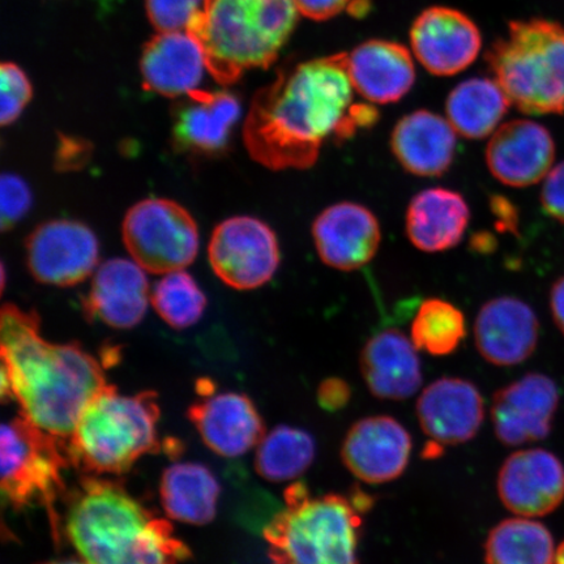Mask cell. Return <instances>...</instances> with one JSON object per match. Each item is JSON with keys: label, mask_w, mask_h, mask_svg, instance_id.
<instances>
[{"label": "cell", "mask_w": 564, "mask_h": 564, "mask_svg": "<svg viewBox=\"0 0 564 564\" xmlns=\"http://www.w3.org/2000/svg\"><path fill=\"white\" fill-rule=\"evenodd\" d=\"M498 494L507 510L521 518H541L564 499V467L545 449L513 453L499 470Z\"/></svg>", "instance_id": "obj_15"}, {"label": "cell", "mask_w": 564, "mask_h": 564, "mask_svg": "<svg viewBox=\"0 0 564 564\" xmlns=\"http://www.w3.org/2000/svg\"><path fill=\"white\" fill-rule=\"evenodd\" d=\"M208 258L224 284L252 291L270 282L280 265V246L274 231L251 216H237L218 224L212 232Z\"/></svg>", "instance_id": "obj_10"}, {"label": "cell", "mask_w": 564, "mask_h": 564, "mask_svg": "<svg viewBox=\"0 0 564 564\" xmlns=\"http://www.w3.org/2000/svg\"><path fill=\"white\" fill-rule=\"evenodd\" d=\"M411 454V434L388 415L356 422L341 447L345 467L359 481L369 485L387 484L399 478L404 474Z\"/></svg>", "instance_id": "obj_14"}, {"label": "cell", "mask_w": 564, "mask_h": 564, "mask_svg": "<svg viewBox=\"0 0 564 564\" xmlns=\"http://www.w3.org/2000/svg\"><path fill=\"white\" fill-rule=\"evenodd\" d=\"M220 485L202 464L176 463L162 475L161 503L169 518L181 523L204 525L215 519Z\"/></svg>", "instance_id": "obj_28"}, {"label": "cell", "mask_w": 564, "mask_h": 564, "mask_svg": "<svg viewBox=\"0 0 564 564\" xmlns=\"http://www.w3.org/2000/svg\"><path fill=\"white\" fill-rule=\"evenodd\" d=\"M539 335L540 324L533 308L510 295L486 302L475 322L479 355L503 368L527 361L538 347Z\"/></svg>", "instance_id": "obj_21"}, {"label": "cell", "mask_w": 564, "mask_h": 564, "mask_svg": "<svg viewBox=\"0 0 564 564\" xmlns=\"http://www.w3.org/2000/svg\"><path fill=\"white\" fill-rule=\"evenodd\" d=\"M352 88L371 104H393L414 86L415 68L408 48L390 41H368L348 54Z\"/></svg>", "instance_id": "obj_26"}, {"label": "cell", "mask_w": 564, "mask_h": 564, "mask_svg": "<svg viewBox=\"0 0 564 564\" xmlns=\"http://www.w3.org/2000/svg\"><path fill=\"white\" fill-rule=\"evenodd\" d=\"M470 221L463 195L444 187L423 189L409 203L405 229L409 241L423 252H443L462 242Z\"/></svg>", "instance_id": "obj_27"}, {"label": "cell", "mask_w": 564, "mask_h": 564, "mask_svg": "<svg viewBox=\"0 0 564 564\" xmlns=\"http://www.w3.org/2000/svg\"><path fill=\"white\" fill-rule=\"evenodd\" d=\"M554 159L552 133L529 119H514L499 126L486 148V164L494 178L517 188L545 180Z\"/></svg>", "instance_id": "obj_18"}, {"label": "cell", "mask_w": 564, "mask_h": 564, "mask_svg": "<svg viewBox=\"0 0 564 564\" xmlns=\"http://www.w3.org/2000/svg\"><path fill=\"white\" fill-rule=\"evenodd\" d=\"M98 258L100 246L95 232L79 221H47L26 239V264L41 284H80L97 270Z\"/></svg>", "instance_id": "obj_11"}, {"label": "cell", "mask_w": 564, "mask_h": 564, "mask_svg": "<svg viewBox=\"0 0 564 564\" xmlns=\"http://www.w3.org/2000/svg\"><path fill=\"white\" fill-rule=\"evenodd\" d=\"M491 208L494 214L498 216L499 221L502 223L503 227L509 229L514 227L517 218H514L511 204L507 202L505 197H494L491 202Z\"/></svg>", "instance_id": "obj_41"}, {"label": "cell", "mask_w": 564, "mask_h": 564, "mask_svg": "<svg viewBox=\"0 0 564 564\" xmlns=\"http://www.w3.org/2000/svg\"><path fill=\"white\" fill-rule=\"evenodd\" d=\"M417 417L422 432L436 446H456L474 440L481 429L484 399L468 380L442 378L421 393Z\"/></svg>", "instance_id": "obj_20"}, {"label": "cell", "mask_w": 564, "mask_h": 564, "mask_svg": "<svg viewBox=\"0 0 564 564\" xmlns=\"http://www.w3.org/2000/svg\"><path fill=\"white\" fill-rule=\"evenodd\" d=\"M555 556L549 529L529 518L500 521L485 545L486 564H555Z\"/></svg>", "instance_id": "obj_30"}, {"label": "cell", "mask_w": 564, "mask_h": 564, "mask_svg": "<svg viewBox=\"0 0 564 564\" xmlns=\"http://www.w3.org/2000/svg\"><path fill=\"white\" fill-rule=\"evenodd\" d=\"M32 207V192L23 178L15 174H3L0 180V220L2 229L9 230Z\"/></svg>", "instance_id": "obj_36"}, {"label": "cell", "mask_w": 564, "mask_h": 564, "mask_svg": "<svg viewBox=\"0 0 564 564\" xmlns=\"http://www.w3.org/2000/svg\"><path fill=\"white\" fill-rule=\"evenodd\" d=\"M66 534L88 564H180L189 549L122 484L97 476L69 494Z\"/></svg>", "instance_id": "obj_3"}, {"label": "cell", "mask_w": 564, "mask_h": 564, "mask_svg": "<svg viewBox=\"0 0 564 564\" xmlns=\"http://www.w3.org/2000/svg\"><path fill=\"white\" fill-rule=\"evenodd\" d=\"M151 303L161 319L175 329L195 326L207 307V299L192 274H164L151 292Z\"/></svg>", "instance_id": "obj_33"}, {"label": "cell", "mask_w": 564, "mask_h": 564, "mask_svg": "<svg viewBox=\"0 0 564 564\" xmlns=\"http://www.w3.org/2000/svg\"><path fill=\"white\" fill-rule=\"evenodd\" d=\"M203 0H145L147 15L160 33L187 30Z\"/></svg>", "instance_id": "obj_35"}, {"label": "cell", "mask_w": 564, "mask_h": 564, "mask_svg": "<svg viewBox=\"0 0 564 564\" xmlns=\"http://www.w3.org/2000/svg\"><path fill=\"white\" fill-rule=\"evenodd\" d=\"M541 203L550 217L564 224V161L546 175Z\"/></svg>", "instance_id": "obj_37"}, {"label": "cell", "mask_w": 564, "mask_h": 564, "mask_svg": "<svg viewBox=\"0 0 564 564\" xmlns=\"http://www.w3.org/2000/svg\"><path fill=\"white\" fill-rule=\"evenodd\" d=\"M550 308L553 319L564 335V276L555 282L550 293Z\"/></svg>", "instance_id": "obj_40"}, {"label": "cell", "mask_w": 564, "mask_h": 564, "mask_svg": "<svg viewBox=\"0 0 564 564\" xmlns=\"http://www.w3.org/2000/svg\"><path fill=\"white\" fill-rule=\"evenodd\" d=\"M313 238L324 264L350 272L369 264L377 256L382 230L377 216L368 207L340 202L316 216Z\"/></svg>", "instance_id": "obj_16"}, {"label": "cell", "mask_w": 564, "mask_h": 564, "mask_svg": "<svg viewBox=\"0 0 564 564\" xmlns=\"http://www.w3.org/2000/svg\"><path fill=\"white\" fill-rule=\"evenodd\" d=\"M457 132L448 119L429 110L401 118L391 133V150L408 173L441 176L454 164Z\"/></svg>", "instance_id": "obj_25"}, {"label": "cell", "mask_w": 564, "mask_h": 564, "mask_svg": "<svg viewBox=\"0 0 564 564\" xmlns=\"http://www.w3.org/2000/svg\"><path fill=\"white\" fill-rule=\"evenodd\" d=\"M0 356L2 400L15 399L21 414L66 444L84 409L108 386L90 352L47 341L39 315L12 303L0 315Z\"/></svg>", "instance_id": "obj_2"}, {"label": "cell", "mask_w": 564, "mask_h": 564, "mask_svg": "<svg viewBox=\"0 0 564 564\" xmlns=\"http://www.w3.org/2000/svg\"><path fill=\"white\" fill-rule=\"evenodd\" d=\"M122 236L133 262L154 274L185 270L199 251L195 218L169 199L137 203L127 212Z\"/></svg>", "instance_id": "obj_9"}, {"label": "cell", "mask_w": 564, "mask_h": 564, "mask_svg": "<svg viewBox=\"0 0 564 564\" xmlns=\"http://www.w3.org/2000/svg\"><path fill=\"white\" fill-rule=\"evenodd\" d=\"M206 61L192 34L164 32L147 42L140 59L143 87L167 98L186 96L197 89Z\"/></svg>", "instance_id": "obj_23"}, {"label": "cell", "mask_w": 564, "mask_h": 564, "mask_svg": "<svg viewBox=\"0 0 564 564\" xmlns=\"http://www.w3.org/2000/svg\"><path fill=\"white\" fill-rule=\"evenodd\" d=\"M555 564H564V542L560 549L556 550Z\"/></svg>", "instance_id": "obj_43"}, {"label": "cell", "mask_w": 564, "mask_h": 564, "mask_svg": "<svg viewBox=\"0 0 564 564\" xmlns=\"http://www.w3.org/2000/svg\"><path fill=\"white\" fill-rule=\"evenodd\" d=\"M417 348L401 330L388 328L366 343L359 366L366 386L373 397L405 400L422 386V368Z\"/></svg>", "instance_id": "obj_24"}, {"label": "cell", "mask_w": 564, "mask_h": 564, "mask_svg": "<svg viewBox=\"0 0 564 564\" xmlns=\"http://www.w3.org/2000/svg\"><path fill=\"white\" fill-rule=\"evenodd\" d=\"M0 79H2L0 123L6 127L15 122L26 105L31 102L33 89L24 70L12 62L2 63Z\"/></svg>", "instance_id": "obj_34"}, {"label": "cell", "mask_w": 564, "mask_h": 564, "mask_svg": "<svg viewBox=\"0 0 564 564\" xmlns=\"http://www.w3.org/2000/svg\"><path fill=\"white\" fill-rule=\"evenodd\" d=\"M511 101L497 80L474 77L451 91L447 119L458 135L479 140L492 135L509 111Z\"/></svg>", "instance_id": "obj_29"}, {"label": "cell", "mask_w": 564, "mask_h": 564, "mask_svg": "<svg viewBox=\"0 0 564 564\" xmlns=\"http://www.w3.org/2000/svg\"><path fill=\"white\" fill-rule=\"evenodd\" d=\"M351 398L350 387L341 378L323 380L317 388V403L327 412L341 411L348 405Z\"/></svg>", "instance_id": "obj_38"}, {"label": "cell", "mask_w": 564, "mask_h": 564, "mask_svg": "<svg viewBox=\"0 0 564 564\" xmlns=\"http://www.w3.org/2000/svg\"><path fill=\"white\" fill-rule=\"evenodd\" d=\"M352 90L345 53L281 68L252 98L243 126L247 152L271 171L313 167L324 141L344 143L358 132Z\"/></svg>", "instance_id": "obj_1"}, {"label": "cell", "mask_w": 564, "mask_h": 564, "mask_svg": "<svg viewBox=\"0 0 564 564\" xmlns=\"http://www.w3.org/2000/svg\"><path fill=\"white\" fill-rule=\"evenodd\" d=\"M284 499V510L263 532L270 564H359V528L361 513L372 505L369 496L313 498L305 484L295 482Z\"/></svg>", "instance_id": "obj_5"}, {"label": "cell", "mask_w": 564, "mask_h": 564, "mask_svg": "<svg viewBox=\"0 0 564 564\" xmlns=\"http://www.w3.org/2000/svg\"><path fill=\"white\" fill-rule=\"evenodd\" d=\"M315 455V441L305 430L279 426L259 443L256 469L267 481H293L312 467Z\"/></svg>", "instance_id": "obj_31"}, {"label": "cell", "mask_w": 564, "mask_h": 564, "mask_svg": "<svg viewBox=\"0 0 564 564\" xmlns=\"http://www.w3.org/2000/svg\"><path fill=\"white\" fill-rule=\"evenodd\" d=\"M208 379L197 382L200 399L188 408L194 423L207 447L217 455L235 458L249 453L265 436L263 419L243 393H214Z\"/></svg>", "instance_id": "obj_12"}, {"label": "cell", "mask_w": 564, "mask_h": 564, "mask_svg": "<svg viewBox=\"0 0 564 564\" xmlns=\"http://www.w3.org/2000/svg\"><path fill=\"white\" fill-rule=\"evenodd\" d=\"M150 300L143 268L133 260L116 258L97 267L83 308L91 321L129 329L143 321Z\"/></svg>", "instance_id": "obj_22"}, {"label": "cell", "mask_w": 564, "mask_h": 564, "mask_svg": "<svg viewBox=\"0 0 564 564\" xmlns=\"http://www.w3.org/2000/svg\"><path fill=\"white\" fill-rule=\"evenodd\" d=\"M560 403L558 387L542 373H528L496 393L491 421L507 446L545 440Z\"/></svg>", "instance_id": "obj_17"}, {"label": "cell", "mask_w": 564, "mask_h": 564, "mask_svg": "<svg viewBox=\"0 0 564 564\" xmlns=\"http://www.w3.org/2000/svg\"><path fill=\"white\" fill-rule=\"evenodd\" d=\"M0 446L3 499L18 511L35 505L44 506L51 517L54 539L58 542L59 518L55 503L66 491L63 471L70 465L67 444L20 413L3 423Z\"/></svg>", "instance_id": "obj_8"}, {"label": "cell", "mask_w": 564, "mask_h": 564, "mask_svg": "<svg viewBox=\"0 0 564 564\" xmlns=\"http://www.w3.org/2000/svg\"><path fill=\"white\" fill-rule=\"evenodd\" d=\"M411 338L415 348L441 357L454 352L467 335L464 314L453 303L430 299L415 314Z\"/></svg>", "instance_id": "obj_32"}, {"label": "cell", "mask_w": 564, "mask_h": 564, "mask_svg": "<svg viewBox=\"0 0 564 564\" xmlns=\"http://www.w3.org/2000/svg\"><path fill=\"white\" fill-rule=\"evenodd\" d=\"M299 13L295 0H203L186 32L199 42L212 77L230 86L276 62Z\"/></svg>", "instance_id": "obj_4"}, {"label": "cell", "mask_w": 564, "mask_h": 564, "mask_svg": "<svg viewBox=\"0 0 564 564\" xmlns=\"http://www.w3.org/2000/svg\"><path fill=\"white\" fill-rule=\"evenodd\" d=\"M411 44L415 58L430 74L454 76L477 59L482 39L477 25L463 12L432 7L414 21Z\"/></svg>", "instance_id": "obj_13"}, {"label": "cell", "mask_w": 564, "mask_h": 564, "mask_svg": "<svg viewBox=\"0 0 564 564\" xmlns=\"http://www.w3.org/2000/svg\"><path fill=\"white\" fill-rule=\"evenodd\" d=\"M351 0H295L299 12L307 19L323 21L337 17Z\"/></svg>", "instance_id": "obj_39"}, {"label": "cell", "mask_w": 564, "mask_h": 564, "mask_svg": "<svg viewBox=\"0 0 564 564\" xmlns=\"http://www.w3.org/2000/svg\"><path fill=\"white\" fill-rule=\"evenodd\" d=\"M496 80L527 115L564 111V26L545 20L513 21L486 55Z\"/></svg>", "instance_id": "obj_7"}, {"label": "cell", "mask_w": 564, "mask_h": 564, "mask_svg": "<svg viewBox=\"0 0 564 564\" xmlns=\"http://www.w3.org/2000/svg\"><path fill=\"white\" fill-rule=\"evenodd\" d=\"M241 117V104L229 91H189L173 109V140L180 151L195 156L221 154Z\"/></svg>", "instance_id": "obj_19"}, {"label": "cell", "mask_w": 564, "mask_h": 564, "mask_svg": "<svg viewBox=\"0 0 564 564\" xmlns=\"http://www.w3.org/2000/svg\"><path fill=\"white\" fill-rule=\"evenodd\" d=\"M42 564H88L87 562H84L82 558L79 560H59V561H52V562H46V563H42Z\"/></svg>", "instance_id": "obj_42"}, {"label": "cell", "mask_w": 564, "mask_h": 564, "mask_svg": "<svg viewBox=\"0 0 564 564\" xmlns=\"http://www.w3.org/2000/svg\"><path fill=\"white\" fill-rule=\"evenodd\" d=\"M156 392L118 393L106 386L90 401L67 443L70 465L89 476L122 475L140 457L160 453Z\"/></svg>", "instance_id": "obj_6"}]
</instances>
